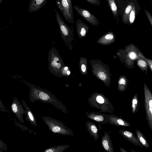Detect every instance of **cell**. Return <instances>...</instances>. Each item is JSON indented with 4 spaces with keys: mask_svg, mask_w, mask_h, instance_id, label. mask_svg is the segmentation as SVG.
<instances>
[{
    "mask_svg": "<svg viewBox=\"0 0 152 152\" xmlns=\"http://www.w3.org/2000/svg\"><path fill=\"white\" fill-rule=\"evenodd\" d=\"M28 86L30 88L29 98L31 102L39 101L49 104L58 109H61V102L52 93L36 86L29 84Z\"/></svg>",
    "mask_w": 152,
    "mask_h": 152,
    "instance_id": "obj_1",
    "label": "cell"
},
{
    "mask_svg": "<svg viewBox=\"0 0 152 152\" xmlns=\"http://www.w3.org/2000/svg\"><path fill=\"white\" fill-rule=\"evenodd\" d=\"M48 60L50 72L54 75H59L62 66L61 62L59 53L55 48L50 50Z\"/></svg>",
    "mask_w": 152,
    "mask_h": 152,
    "instance_id": "obj_2",
    "label": "cell"
},
{
    "mask_svg": "<svg viewBox=\"0 0 152 152\" xmlns=\"http://www.w3.org/2000/svg\"><path fill=\"white\" fill-rule=\"evenodd\" d=\"M41 118L52 132L62 134L65 133L63 126L59 121L48 116H42Z\"/></svg>",
    "mask_w": 152,
    "mask_h": 152,
    "instance_id": "obj_3",
    "label": "cell"
},
{
    "mask_svg": "<svg viewBox=\"0 0 152 152\" xmlns=\"http://www.w3.org/2000/svg\"><path fill=\"white\" fill-rule=\"evenodd\" d=\"M56 5L61 10L65 20L72 24L74 23L73 15L71 12L67 0H56Z\"/></svg>",
    "mask_w": 152,
    "mask_h": 152,
    "instance_id": "obj_4",
    "label": "cell"
},
{
    "mask_svg": "<svg viewBox=\"0 0 152 152\" xmlns=\"http://www.w3.org/2000/svg\"><path fill=\"white\" fill-rule=\"evenodd\" d=\"M126 50L128 52L126 59L127 65L129 68H132L134 66V62L141 51L133 44L129 45Z\"/></svg>",
    "mask_w": 152,
    "mask_h": 152,
    "instance_id": "obj_5",
    "label": "cell"
},
{
    "mask_svg": "<svg viewBox=\"0 0 152 152\" xmlns=\"http://www.w3.org/2000/svg\"><path fill=\"white\" fill-rule=\"evenodd\" d=\"M11 108L19 121L22 124H24L23 118L25 113V110L17 97L13 98Z\"/></svg>",
    "mask_w": 152,
    "mask_h": 152,
    "instance_id": "obj_6",
    "label": "cell"
},
{
    "mask_svg": "<svg viewBox=\"0 0 152 152\" xmlns=\"http://www.w3.org/2000/svg\"><path fill=\"white\" fill-rule=\"evenodd\" d=\"M74 7L77 12L86 20L93 26L99 24V21L93 15L87 10L74 5Z\"/></svg>",
    "mask_w": 152,
    "mask_h": 152,
    "instance_id": "obj_7",
    "label": "cell"
},
{
    "mask_svg": "<svg viewBox=\"0 0 152 152\" xmlns=\"http://www.w3.org/2000/svg\"><path fill=\"white\" fill-rule=\"evenodd\" d=\"M134 0H126L122 13V20L125 24H128V18L129 14L132 9Z\"/></svg>",
    "mask_w": 152,
    "mask_h": 152,
    "instance_id": "obj_8",
    "label": "cell"
},
{
    "mask_svg": "<svg viewBox=\"0 0 152 152\" xmlns=\"http://www.w3.org/2000/svg\"><path fill=\"white\" fill-rule=\"evenodd\" d=\"M48 0H31L28 6V12L31 13L37 11L45 5Z\"/></svg>",
    "mask_w": 152,
    "mask_h": 152,
    "instance_id": "obj_9",
    "label": "cell"
},
{
    "mask_svg": "<svg viewBox=\"0 0 152 152\" xmlns=\"http://www.w3.org/2000/svg\"><path fill=\"white\" fill-rule=\"evenodd\" d=\"M141 7L138 3L137 0H134L132 7L129 14L128 18V24L132 25L134 22L138 15L139 11Z\"/></svg>",
    "mask_w": 152,
    "mask_h": 152,
    "instance_id": "obj_10",
    "label": "cell"
},
{
    "mask_svg": "<svg viewBox=\"0 0 152 152\" xmlns=\"http://www.w3.org/2000/svg\"><path fill=\"white\" fill-rule=\"evenodd\" d=\"M22 102L25 108L26 119L32 125L37 127V123L34 114L24 100H22Z\"/></svg>",
    "mask_w": 152,
    "mask_h": 152,
    "instance_id": "obj_11",
    "label": "cell"
},
{
    "mask_svg": "<svg viewBox=\"0 0 152 152\" xmlns=\"http://www.w3.org/2000/svg\"><path fill=\"white\" fill-rule=\"evenodd\" d=\"M137 65L142 71L145 72V74L147 73L148 65L147 62L139 54L136 60Z\"/></svg>",
    "mask_w": 152,
    "mask_h": 152,
    "instance_id": "obj_12",
    "label": "cell"
},
{
    "mask_svg": "<svg viewBox=\"0 0 152 152\" xmlns=\"http://www.w3.org/2000/svg\"><path fill=\"white\" fill-rule=\"evenodd\" d=\"M76 23L77 30L79 32L80 31L81 35L84 36L88 27L80 19H78L76 21Z\"/></svg>",
    "mask_w": 152,
    "mask_h": 152,
    "instance_id": "obj_13",
    "label": "cell"
},
{
    "mask_svg": "<svg viewBox=\"0 0 152 152\" xmlns=\"http://www.w3.org/2000/svg\"><path fill=\"white\" fill-rule=\"evenodd\" d=\"M111 11L115 17L118 15V10L114 0H107Z\"/></svg>",
    "mask_w": 152,
    "mask_h": 152,
    "instance_id": "obj_14",
    "label": "cell"
},
{
    "mask_svg": "<svg viewBox=\"0 0 152 152\" xmlns=\"http://www.w3.org/2000/svg\"><path fill=\"white\" fill-rule=\"evenodd\" d=\"M64 148L62 146H54L48 148L43 151V152H61Z\"/></svg>",
    "mask_w": 152,
    "mask_h": 152,
    "instance_id": "obj_15",
    "label": "cell"
},
{
    "mask_svg": "<svg viewBox=\"0 0 152 152\" xmlns=\"http://www.w3.org/2000/svg\"><path fill=\"white\" fill-rule=\"evenodd\" d=\"M139 54L147 62L148 66L152 72V60L149 59L145 57L141 52L139 53Z\"/></svg>",
    "mask_w": 152,
    "mask_h": 152,
    "instance_id": "obj_16",
    "label": "cell"
},
{
    "mask_svg": "<svg viewBox=\"0 0 152 152\" xmlns=\"http://www.w3.org/2000/svg\"><path fill=\"white\" fill-rule=\"evenodd\" d=\"M127 81V80L126 78L123 76L120 78L118 81V83L120 85H123L125 86L126 85Z\"/></svg>",
    "mask_w": 152,
    "mask_h": 152,
    "instance_id": "obj_17",
    "label": "cell"
},
{
    "mask_svg": "<svg viewBox=\"0 0 152 152\" xmlns=\"http://www.w3.org/2000/svg\"><path fill=\"white\" fill-rule=\"evenodd\" d=\"M144 11L147 18L152 26V16L150 12L146 10V9H144Z\"/></svg>",
    "mask_w": 152,
    "mask_h": 152,
    "instance_id": "obj_18",
    "label": "cell"
},
{
    "mask_svg": "<svg viewBox=\"0 0 152 152\" xmlns=\"http://www.w3.org/2000/svg\"><path fill=\"white\" fill-rule=\"evenodd\" d=\"M89 3L95 5L99 6L100 4L99 0H86Z\"/></svg>",
    "mask_w": 152,
    "mask_h": 152,
    "instance_id": "obj_19",
    "label": "cell"
},
{
    "mask_svg": "<svg viewBox=\"0 0 152 152\" xmlns=\"http://www.w3.org/2000/svg\"><path fill=\"white\" fill-rule=\"evenodd\" d=\"M98 76L99 78L102 80H105L106 78V76L105 74L103 72H100L98 74Z\"/></svg>",
    "mask_w": 152,
    "mask_h": 152,
    "instance_id": "obj_20",
    "label": "cell"
},
{
    "mask_svg": "<svg viewBox=\"0 0 152 152\" xmlns=\"http://www.w3.org/2000/svg\"><path fill=\"white\" fill-rule=\"evenodd\" d=\"M94 119L96 121H101L103 120L104 118L101 115H97L94 117Z\"/></svg>",
    "mask_w": 152,
    "mask_h": 152,
    "instance_id": "obj_21",
    "label": "cell"
},
{
    "mask_svg": "<svg viewBox=\"0 0 152 152\" xmlns=\"http://www.w3.org/2000/svg\"><path fill=\"white\" fill-rule=\"evenodd\" d=\"M102 145L106 150H108L109 148L108 142L107 141L104 140L102 142Z\"/></svg>",
    "mask_w": 152,
    "mask_h": 152,
    "instance_id": "obj_22",
    "label": "cell"
},
{
    "mask_svg": "<svg viewBox=\"0 0 152 152\" xmlns=\"http://www.w3.org/2000/svg\"><path fill=\"white\" fill-rule=\"evenodd\" d=\"M97 101L99 103L102 104L104 102V99L101 96H98L96 98Z\"/></svg>",
    "mask_w": 152,
    "mask_h": 152,
    "instance_id": "obj_23",
    "label": "cell"
},
{
    "mask_svg": "<svg viewBox=\"0 0 152 152\" xmlns=\"http://www.w3.org/2000/svg\"><path fill=\"white\" fill-rule=\"evenodd\" d=\"M113 35L111 33L107 34L105 36V38L108 39H112L113 38Z\"/></svg>",
    "mask_w": 152,
    "mask_h": 152,
    "instance_id": "obj_24",
    "label": "cell"
},
{
    "mask_svg": "<svg viewBox=\"0 0 152 152\" xmlns=\"http://www.w3.org/2000/svg\"><path fill=\"white\" fill-rule=\"evenodd\" d=\"M67 0L68 1V2L69 3V6L70 7L71 13L72 15H73V8L72 7V0Z\"/></svg>",
    "mask_w": 152,
    "mask_h": 152,
    "instance_id": "obj_25",
    "label": "cell"
},
{
    "mask_svg": "<svg viewBox=\"0 0 152 152\" xmlns=\"http://www.w3.org/2000/svg\"><path fill=\"white\" fill-rule=\"evenodd\" d=\"M124 134L125 135L129 137H131L132 136V134L131 132L127 131H124Z\"/></svg>",
    "mask_w": 152,
    "mask_h": 152,
    "instance_id": "obj_26",
    "label": "cell"
},
{
    "mask_svg": "<svg viewBox=\"0 0 152 152\" xmlns=\"http://www.w3.org/2000/svg\"><path fill=\"white\" fill-rule=\"evenodd\" d=\"M91 130L94 133H96L97 129L96 127L94 125H92L91 127Z\"/></svg>",
    "mask_w": 152,
    "mask_h": 152,
    "instance_id": "obj_27",
    "label": "cell"
},
{
    "mask_svg": "<svg viewBox=\"0 0 152 152\" xmlns=\"http://www.w3.org/2000/svg\"><path fill=\"white\" fill-rule=\"evenodd\" d=\"M140 141L141 143L143 145H145L146 143V142L145 140L142 137L140 138Z\"/></svg>",
    "mask_w": 152,
    "mask_h": 152,
    "instance_id": "obj_28",
    "label": "cell"
},
{
    "mask_svg": "<svg viewBox=\"0 0 152 152\" xmlns=\"http://www.w3.org/2000/svg\"><path fill=\"white\" fill-rule=\"evenodd\" d=\"M82 71L83 72H85L86 71V67L84 64H82L81 66Z\"/></svg>",
    "mask_w": 152,
    "mask_h": 152,
    "instance_id": "obj_29",
    "label": "cell"
},
{
    "mask_svg": "<svg viewBox=\"0 0 152 152\" xmlns=\"http://www.w3.org/2000/svg\"><path fill=\"white\" fill-rule=\"evenodd\" d=\"M118 124L121 125H123L124 124V121L121 119H119L117 121Z\"/></svg>",
    "mask_w": 152,
    "mask_h": 152,
    "instance_id": "obj_30",
    "label": "cell"
},
{
    "mask_svg": "<svg viewBox=\"0 0 152 152\" xmlns=\"http://www.w3.org/2000/svg\"><path fill=\"white\" fill-rule=\"evenodd\" d=\"M150 106V110L151 111L152 110V99L149 102Z\"/></svg>",
    "mask_w": 152,
    "mask_h": 152,
    "instance_id": "obj_31",
    "label": "cell"
},
{
    "mask_svg": "<svg viewBox=\"0 0 152 152\" xmlns=\"http://www.w3.org/2000/svg\"><path fill=\"white\" fill-rule=\"evenodd\" d=\"M137 99H134L133 100V103L134 104H137Z\"/></svg>",
    "mask_w": 152,
    "mask_h": 152,
    "instance_id": "obj_32",
    "label": "cell"
},
{
    "mask_svg": "<svg viewBox=\"0 0 152 152\" xmlns=\"http://www.w3.org/2000/svg\"><path fill=\"white\" fill-rule=\"evenodd\" d=\"M67 74L68 75H69L70 74V72L69 71H67Z\"/></svg>",
    "mask_w": 152,
    "mask_h": 152,
    "instance_id": "obj_33",
    "label": "cell"
},
{
    "mask_svg": "<svg viewBox=\"0 0 152 152\" xmlns=\"http://www.w3.org/2000/svg\"><path fill=\"white\" fill-rule=\"evenodd\" d=\"M68 69V68L67 67H65L64 68V69L65 70H67Z\"/></svg>",
    "mask_w": 152,
    "mask_h": 152,
    "instance_id": "obj_34",
    "label": "cell"
},
{
    "mask_svg": "<svg viewBox=\"0 0 152 152\" xmlns=\"http://www.w3.org/2000/svg\"><path fill=\"white\" fill-rule=\"evenodd\" d=\"M132 107H135V104H134L133 103Z\"/></svg>",
    "mask_w": 152,
    "mask_h": 152,
    "instance_id": "obj_35",
    "label": "cell"
},
{
    "mask_svg": "<svg viewBox=\"0 0 152 152\" xmlns=\"http://www.w3.org/2000/svg\"><path fill=\"white\" fill-rule=\"evenodd\" d=\"M3 0H0V4L1 3Z\"/></svg>",
    "mask_w": 152,
    "mask_h": 152,
    "instance_id": "obj_36",
    "label": "cell"
},
{
    "mask_svg": "<svg viewBox=\"0 0 152 152\" xmlns=\"http://www.w3.org/2000/svg\"><path fill=\"white\" fill-rule=\"evenodd\" d=\"M151 2L152 4V0H151Z\"/></svg>",
    "mask_w": 152,
    "mask_h": 152,
    "instance_id": "obj_37",
    "label": "cell"
},
{
    "mask_svg": "<svg viewBox=\"0 0 152 152\" xmlns=\"http://www.w3.org/2000/svg\"><path fill=\"white\" fill-rule=\"evenodd\" d=\"M151 113H152V110H151Z\"/></svg>",
    "mask_w": 152,
    "mask_h": 152,
    "instance_id": "obj_38",
    "label": "cell"
}]
</instances>
